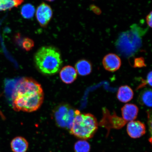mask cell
<instances>
[{
	"label": "cell",
	"mask_w": 152,
	"mask_h": 152,
	"mask_svg": "<svg viewBox=\"0 0 152 152\" xmlns=\"http://www.w3.org/2000/svg\"><path fill=\"white\" fill-rule=\"evenodd\" d=\"M42 87L33 79L25 77L18 83L12 95V105L15 111L31 113L41 107L44 100Z\"/></svg>",
	"instance_id": "1"
},
{
	"label": "cell",
	"mask_w": 152,
	"mask_h": 152,
	"mask_svg": "<svg viewBox=\"0 0 152 152\" xmlns=\"http://www.w3.org/2000/svg\"><path fill=\"white\" fill-rule=\"evenodd\" d=\"M102 111L103 117L98 125L107 129V136L111 129H121L126 124V121L123 118L118 116L115 112L111 115L105 107L103 108Z\"/></svg>",
	"instance_id": "5"
},
{
	"label": "cell",
	"mask_w": 152,
	"mask_h": 152,
	"mask_svg": "<svg viewBox=\"0 0 152 152\" xmlns=\"http://www.w3.org/2000/svg\"><path fill=\"white\" fill-rule=\"evenodd\" d=\"M74 150L75 152H90L91 146L86 140H81L75 142Z\"/></svg>",
	"instance_id": "16"
},
{
	"label": "cell",
	"mask_w": 152,
	"mask_h": 152,
	"mask_svg": "<svg viewBox=\"0 0 152 152\" xmlns=\"http://www.w3.org/2000/svg\"><path fill=\"white\" fill-rule=\"evenodd\" d=\"M152 71H151L148 74L146 80H142V83L138 87L137 90L142 88L148 84L151 87L152 86Z\"/></svg>",
	"instance_id": "19"
},
{
	"label": "cell",
	"mask_w": 152,
	"mask_h": 152,
	"mask_svg": "<svg viewBox=\"0 0 152 152\" xmlns=\"http://www.w3.org/2000/svg\"><path fill=\"white\" fill-rule=\"evenodd\" d=\"M98 123L94 115L90 113H81L75 110V115L70 132L82 140L92 138L98 130Z\"/></svg>",
	"instance_id": "3"
},
{
	"label": "cell",
	"mask_w": 152,
	"mask_h": 152,
	"mask_svg": "<svg viewBox=\"0 0 152 152\" xmlns=\"http://www.w3.org/2000/svg\"><path fill=\"white\" fill-rule=\"evenodd\" d=\"M24 0H0V11L9 10L18 7L21 5Z\"/></svg>",
	"instance_id": "14"
},
{
	"label": "cell",
	"mask_w": 152,
	"mask_h": 152,
	"mask_svg": "<svg viewBox=\"0 0 152 152\" xmlns=\"http://www.w3.org/2000/svg\"><path fill=\"white\" fill-rule=\"evenodd\" d=\"M45 1H55V0H45Z\"/></svg>",
	"instance_id": "24"
},
{
	"label": "cell",
	"mask_w": 152,
	"mask_h": 152,
	"mask_svg": "<svg viewBox=\"0 0 152 152\" xmlns=\"http://www.w3.org/2000/svg\"><path fill=\"white\" fill-rule=\"evenodd\" d=\"M152 11H151V12L148 14L147 17H146V21H147V24L149 26L150 28H152Z\"/></svg>",
	"instance_id": "22"
},
{
	"label": "cell",
	"mask_w": 152,
	"mask_h": 152,
	"mask_svg": "<svg viewBox=\"0 0 152 152\" xmlns=\"http://www.w3.org/2000/svg\"><path fill=\"white\" fill-rule=\"evenodd\" d=\"M28 147V142L22 137H15L11 142V147L14 152H26Z\"/></svg>",
	"instance_id": "11"
},
{
	"label": "cell",
	"mask_w": 152,
	"mask_h": 152,
	"mask_svg": "<svg viewBox=\"0 0 152 152\" xmlns=\"http://www.w3.org/2000/svg\"><path fill=\"white\" fill-rule=\"evenodd\" d=\"M152 92L151 89H147L142 91L138 97L140 104L149 107H152Z\"/></svg>",
	"instance_id": "15"
},
{
	"label": "cell",
	"mask_w": 152,
	"mask_h": 152,
	"mask_svg": "<svg viewBox=\"0 0 152 152\" xmlns=\"http://www.w3.org/2000/svg\"><path fill=\"white\" fill-rule=\"evenodd\" d=\"M52 8L45 3L40 4L37 7L36 16L38 22L42 27H46L52 18Z\"/></svg>",
	"instance_id": "6"
},
{
	"label": "cell",
	"mask_w": 152,
	"mask_h": 152,
	"mask_svg": "<svg viewBox=\"0 0 152 152\" xmlns=\"http://www.w3.org/2000/svg\"><path fill=\"white\" fill-rule=\"evenodd\" d=\"M75 115V110L67 104L59 106L55 113V118L59 126L70 129Z\"/></svg>",
	"instance_id": "4"
},
{
	"label": "cell",
	"mask_w": 152,
	"mask_h": 152,
	"mask_svg": "<svg viewBox=\"0 0 152 152\" xmlns=\"http://www.w3.org/2000/svg\"><path fill=\"white\" fill-rule=\"evenodd\" d=\"M60 76L64 83L69 84L74 82L77 79V73L73 66H66L62 68L60 72Z\"/></svg>",
	"instance_id": "9"
},
{
	"label": "cell",
	"mask_w": 152,
	"mask_h": 152,
	"mask_svg": "<svg viewBox=\"0 0 152 152\" xmlns=\"http://www.w3.org/2000/svg\"><path fill=\"white\" fill-rule=\"evenodd\" d=\"M91 9L92 10L93 12H94L95 14H99L101 13V11L100 9L98 7L95 6V5H91Z\"/></svg>",
	"instance_id": "23"
},
{
	"label": "cell",
	"mask_w": 152,
	"mask_h": 152,
	"mask_svg": "<svg viewBox=\"0 0 152 152\" xmlns=\"http://www.w3.org/2000/svg\"><path fill=\"white\" fill-rule=\"evenodd\" d=\"M121 62L118 56L113 53H109L104 57L102 60L104 67L107 71L114 72L120 68Z\"/></svg>",
	"instance_id": "8"
},
{
	"label": "cell",
	"mask_w": 152,
	"mask_h": 152,
	"mask_svg": "<svg viewBox=\"0 0 152 152\" xmlns=\"http://www.w3.org/2000/svg\"><path fill=\"white\" fill-rule=\"evenodd\" d=\"M35 12V7L30 4L24 5L21 9V14L26 19H30L34 16Z\"/></svg>",
	"instance_id": "17"
},
{
	"label": "cell",
	"mask_w": 152,
	"mask_h": 152,
	"mask_svg": "<svg viewBox=\"0 0 152 152\" xmlns=\"http://www.w3.org/2000/svg\"><path fill=\"white\" fill-rule=\"evenodd\" d=\"M146 66L145 60L142 57L136 58L134 61V67L135 68H141Z\"/></svg>",
	"instance_id": "20"
},
{
	"label": "cell",
	"mask_w": 152,
	"mask_h": 152,
	"mask_svg": "<svg viewBox=\"0 0 152 152\" xmlns=\"http://www.w3.org/2000/svg\"><path fill=\"white\" fill-rule=\"evenodd\" d=\"M34 60L38 70L46 75L58 73L62 63L60 52L52 46H44L39 49L34 56Z\"/></svg>",
	"instance_id": "2"
},
{
	"label": "cell",
	"mask_w": 152,
	"mask_h": 152,
	"mask_svg": "<svg viewBox=\"0 0 152 152\" xmlns=\"http://www.w3.org/2000/svg\"><path fill=\"white\" fill-rule=\"evenodd\" d=\"M148 121H149V129L151 131V129H152V112L151 110H149L147 112Z\"/></svg>",
	"instance_id": "21"
},
{
	"label": "cell",
	"mask_w": 152,
	"mask_h": 152,
	"mask_svg": "<svg viewBox=\"0 0 152 152\" xmlns=\"http://www.w3.org/2000/svg\"><path fill=\"white\" fill-rule=\"evenodd\" d=\"M123 118L126 122L134 121L137 116L138 108L133 104H126L121 108Z\"/></svg>",
	"instance_id": "10"
},
{
	"label": "cell",
	"mask_w": 152,
	"mask_h": 152,
	"mask_svg": "<svg viewBox=\"0 0 152 152\" xmlns=\"http://www.w3.org/2000/svg\"><path fill=\"white\" fill-rule=\"evenodd\" d=\"M77 73L81 76H86L89 75L92 71V64L89 61L82 59L78 61L75 65Z\"/></svg>",
	"instance_id": "12"
},
{
	"label": "cell",
	"mask_w": 152,
	"mask_h": 152,
	"mask_svg": "<svg viewBox=\"0 0 152 152\" xmlns=\"http://www.w3.org/2000/svg\"><path fill=\"white\" fill-rule=\"evenodd\" d=\"M127 132L130 137L140 138L145 134V125L139 121H131L127 125Z\"/></svg>",
	"instance_id": "7"
},
{
	"label": "cell",
	"mask_w": 152,
	"mask_h": 152,
	"mask_svg": "<svg viewBox=\"0 0 152 152\" xmlns=\"http://www.w3.org/2000/svg\"><path fill=\"white\" fill-rule=\"evenodd\" d=\"M134 94V92L130 87L127 85L123 86L119 88L117 97L120 101L127 102L132 99Z\"/></svg>",
	"instance_id": "13"
},
{
	"label": "cell",
	"mask_w": 152,
	"mask_h": 152,
	"mask_svg": "<svg viewBox=\"0 0 152 152\" xmlns=\"http://www.w3.org/2000/svg\"><path fill=\"white\" fill-rule=\"evenodd\" d=\"M34 46V42L33 40L29 38H25L22 43V48L26 51L31 50Z\"/></svg>",
	"instance_id": "18"
}]
</instances>
